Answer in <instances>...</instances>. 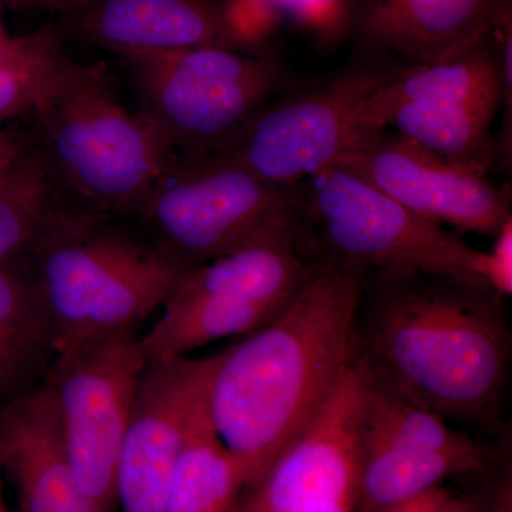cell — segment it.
Here are the masks:
<instances>
[{"label":"cell","instance_id":"cell-1","mask_svg":"<svg viewBox=\"0 0 512 512\" xmlns=\"http://www.w3.org/2000/svg\"><path fill=\"white\" fill-rule=\"evenodd\" d=\"M503 296L419 272L366 276L350 365L447 423L507 440L511 367Z\"/></svg>","mask_w":512,"mask_h":512},{"label":"cell","instance_id":"cell-2","mask_svg":"<svg viewBox=\"0 0 512 512\" xmlns=\"http://www.w3.org/2000/svg\"><path fill=\"white\" fill-rule=\"evenodd\" d=\"M367 275L312 264L284 311L220 352L207 412L212 429L241 468L245 490L335 392L352 359Z\"/></svg>","mask_w":512,"mask_h":512},{"label":"cell","instance_id":"cell-3","mask_svg":"<svg viewBox=\"0 0 512 512\" xmlns=\"http://www.w3.org/2000/svg\"><path fill=\"white\" fill-rule=\"evenodd\" d=\"M26 256L55 326L57 350L137 332L190 269L130 222L64 201L43 222Z\"/></svg>","mask_w":512,"mask_h":512},{"label":"cell","instance_id":"cell-4","mask_svg":"<svg viewBox=\"0 0 512 512\" xmlns=\"http://www.w3.org/2000/svg\"><path fill=\"white\" fill-rule=\"evenodd\" d=\"M28 117L63 201L103 217L130 220L178 161L160 130L117 100L103 64H77Z\"/></svg>","mask_w":512,"mask_h":512},{"label":"cell","instance_id":"cell-5","mask_svg":"<svg viewBox=\"0 0 512 512\" xmlns=\"http://www.w3.org/2000/svg\"><path fill=\"white\" fill-rule=\"evenodd\" d=\"M306 181L296 249L308 264L366 274L419 272L491 289L484 279L483 251L406 210L356 174L329 165Z\"/></svg>","mask_w":512,"mask_h":512},{"label":"cell","instance_id":"cell-6","mask_svg":"<svg viewBox=\"0 0 512 512\" xmlns=\"http://www.w3.org/2000/svg\"><path fill=\"white\" fill-rule=\"evenodd\" d=\"M302 188L266 183L220 157L178 158L130 222L187 268L264 239L298 234Z\"/></svg>","mask_w":512,"mask_h":512},{"label":"cell","instance_id":"cell-7","mask_svg":"<svg viewBox=\"0 0 512 512\" xmlns=\"http://www.w3.org/2000/svg\"><path fill=\"white\" fill-rule=\"evenodd\" d=\"M140 111L178 158L220 156L285 82L274 56L228 47L121 56Z\"/></svg>","mask_w":512,"mask_h":512},{"label":"cell","instance_id":"cell-8","mask_svg":"<svg viewBox=\"0 0 512 512\" xmlns=\"http://www.w3.org/2000/svg\"><path fill=\"white\" fill-rule=\"evenodd\" d=\"M147 365L137 332L57 350L45 377L77 480L100 512L116 507V470Z\"/></svg>","mask_w":512,"mask_h":512},{"label":"cell","instance_id":"cell-9","mask_svg":"<svg viewBox=\"0 0 512 512\" xmlns=\"http://www.w3.org/2000/svg\"><path fill=\"white\" fill-rule=\"evenodd\" d=\"M393 60H360L269 101L217 157L266 183L299 187L346 150L362 101L406 64Z\"/></svg>","mask_w":512,"mask_h":512},{"label":"cell","instance_id":"cell-10","mask_svg":"<svg viewBox=\"0 0 512 512\" xmlns=\"http://www.w3.org/2000/svg\"><path fill=\"white\" fill-rule=\"evenodd\" d=\"M360 417L359 376L349 365L311 423L244 491L237 512H357Z\"/></svg>","mask_w":512,"mask_h":512},{"label":"cell","instance_id":"cell-11","mask_svg":"<svg viewBox=\"0 0 512 512\" xmlns=\"http://www.w3.org/2000/svg\"><path fill=\"white\" fill-rule=\"evenodd\" d=\"M220 353L147 362L116 470L121 512H164L178 458L207 407Z\"/></svg>","mask_w":512,"mask_h":512},{"label":"cell","instance_id":"cell-12","mask_svg":"<svg viewBox=\"0 0 512 512\" xmlns=\"http://www.w3.org/2000/svg\"><path fill=\"white\" fill-rule=\"evenodd\" d=\"M424 220L494 237L511 215L510 185L458 167L387 130L343 151L335 163Z\"/></svg>","mask_w":512,"mask_h":512},{"label":"cell","instance_id":"cell-13","mask_svg":"<svg viewBox=\"0 0 512 512\" xmlns=\"http://www.w3.org/2000/svg\"><path fill=\"white\" fill-rule=\"evenodd\" d=\"M64 16L76 35L120 57L252 42L232 0H84Z\"/></svg>","mask_w":512,"mask_h":512},{"label":"cell","instance_id":"cell-14","mask_svg":"<svg viewBox=\"0 0 512 512\" xmlns=\"http://www.w3.org/2000/svg\"><path fill=\"white\" fill-rule=\"evenodd\" d=\"M510 13L511 0H359L353 25L376 56L433 64L474 45Z\"/></svg>","mask_w":512,"mask_h":512},{"label":"cell","instance_id":"cell-15","mask_svg":"<svg viewBox=\"0 0 512 512\" xmlns=\"http://www.w3.org/2000/svg\"><path fill=\"white\" fill-rule=\"evenodd\" d=\"M0 471L23 512H100L74 474L45 380L0 406Z\"/></svg>","mask_w":512,"mask_h":512},{"label":"cell","instance_id":"cell-16","mask_svg":"<svg viewBox=\"0 0 512 512\" xmlns=\"http://www.w3.org/2000/svg\"><path fill=\"white\" fill-rule=\"evenodd\" d=\"M495 103L501 106V73L494 29L463 52L433 64H404L377 86L353 117L348 147L386 128L407 104ZM345 150V151H346Z\"/></svg>","mask_w":512,"mask_h":512},{"label":"cell","instance_id":"cell-17","mask_svg":"<svg viewBox=\"0 0 512 512\" xmlns=\"http://www.w3.org/2000/svg\"><path fill=\"white\" fill-rule=\"evenodd\" d=\"M311 271L296 249V235H282L188 269L170 296L285 308Z\"/></svg>","mask_w":512,"mask_h":512},{"label":"cell","instance_id":"cell-18","mask_svg":"<svg viewBox=\"0 0 512 512\" xmlns=\"http://www.w3.org/2000/svg\"><path fill=\"white\" fill-rule=\"evenodd\" d=\"M56 333L28 256L0 262V406L43 383Z\"/></svg>","mask_w":512,"mask_h":512},{"label":"cell","instance_id":"cell-19","mask_svg":"<svg viewBox=\"0 0 512 512\" xmlns=\"http://www.w3.org/2000/svg\"><path fill=\"white\" fill-rule=\"evenodd\" d=\"M495 103L407 104L394 111L386 128L448 163L487 175L497 163Z\"/></svg>","mask_w":512,"mask_h":512},{"label":"cell","instance_id":"cell-20","mask_svg":"<svg viewBox=\"0 0 512 512\" xmlns=\"http://www.w3.org/2000/svg\"><path fill=\"white\" fill-rule=\"evenodd\" d=\"M362 436V431H360ZM507 460L421 453L362 437V474L357 512H375L439 487L454 477L476 476Z\"/></svg>","mask_w":512,"mask_h":512},{"label":"cell","instance_id":"cell-21","mask_svg":"<svg viewBox=\"0 0 512 512\" xmlns=\"http://www.w3.org/2000/svg\"><path fill=\"white\" fill-rule=\"evenodd\" d=\"M244 491L241 468L212 429L205 407L178 458L164 512H237Z\"/></svg>","mask_w":512,"mask_h":512},{"label":"cell","instance_id":"cell-22","mask_svg":"<svg viewBox=\"0 0 512 512\" xmlns=\"http://www.w3.org/2000/svg\"><path fill=\"white\" fill-rule=\"evenodd\" d=\"M62 201L52 170L29 138L0 168V262L28 255L43 222Z\"/></svg>","mask_w":512,"mask_h":512},{"label":"cell","instance_id":"cell-23","mask_svg":"<svg viewBox=\"0 0 512 512\" xmlns=\"http://www.w3.org/2000/svg\"><path fill=\"white\" fill-rule=\"evenodd\" d=\"M76 66L52 23L18 36L12 52L0 60V121L28 117Z\"/></svg>","mask_w":512,"mask_h":512},{"label":"cell","instance_id":"cell-24","mask_svg":"<svg viewBox=\"0 0 512 512\" xmlns=\"http://www.w3.org/2000/svg\"><path fill=\"white\" fill-rule=\"evenodd\" d=\"M501 73V126L495 134L497 163H511L512 153V13L494 28Z\"/></svg>","mask_w":512,"mask_h":512},{"label":"cell","instance_id":"cell-25","mask_svg":"<svg viewBox=\"0 0 512 512\" xmlns=\"http://www.w3.org/2000/svg\"><path fill=\"white\" fill-rule=\"evenodd\" d=\"M490 252H484V279L497 295L512 293V217L494 235Z\"/></svg>","mask_w":512,"mask_h":512},{"label":"cell","instance_id":"cell-26","mask_svg":"<svg viewBox=\"0 0 512 512\" xmlns=\"http://www.w3.org/2000/svg\"><path fill=\"white\" fill-rule=\"evenodd\" d=\"M239 5L286 13L306 22H322L335 15L340 0H238Z\"/></svg>","mask_w":512,"mask_h":512},{"label":"cell","instance_id":"cell-27","mask_svg":"<svg viewBox=\"0 0 512 512\" xmlns=\"http://www.w3.org/2000/svg\"><path fill=\"white\" fill-rule=\"evenodd\" d=\"M83 2L84 0H0V5L3 8L16 10H53V12H62L63 15H67Z\"/></svg>","mask_w":512,"mask_h":512},{"label":"cell","instance_id":"cell-28","mask_svg":"<svg viewBox=\"0 0 512 512\" xmlns=\"http://www.w3.org/2000/svg\"><path fill=\"white\" fill-rule=\"evenodd\" d=\"M29 143L28 134H22L18 130H0V168L9 163L13 157Z\"/></svg>","mask_w":512,"mask_h":512},{"label":"cell","instance_id":"cell-29","mask_svg":"<svg viewBox=\"0 0 512 512\" xmlns=\"http://www.w3.org/2000/svg\"><path fill=\"white\" fill-rule=\"evenodd\" d=\"M2 9L3 6L0 5V60L8 56L9 53L12 52L13 47H15L16 42H18V36L9 35L8 30L5 28V23H3L2 18Z\"/></svg>","mask_w":512,"mask_h":512},{"label":"cell","instance_id":"cell-30","mask_svg":"<svg viewBox=\"0 0 512 512\" xmlns=\"http://www.w3.org/2000/svg\"><path fill=\"white\" fill-rule=\"evenodd\" d=\"M375 512H423V503H421V494L403 503L390 505Z\"/></svg>","mask_w":512,"mask_h":512},{"label":"cell","instance_id":"cell-31","mask_svg":"<svg viewBox=\"0 0 512 512\" xmlns=\"http://www.w3.org/2000/svg\"><path fill=\"white\" fill-rule=\"evenodd\" d=\"M0 478H2V471H0ZM0 512H9L6 507L5 497H3L2 480H0Z\"/></svg>","mask_w":512,"mask_h":512}]
</instances>
